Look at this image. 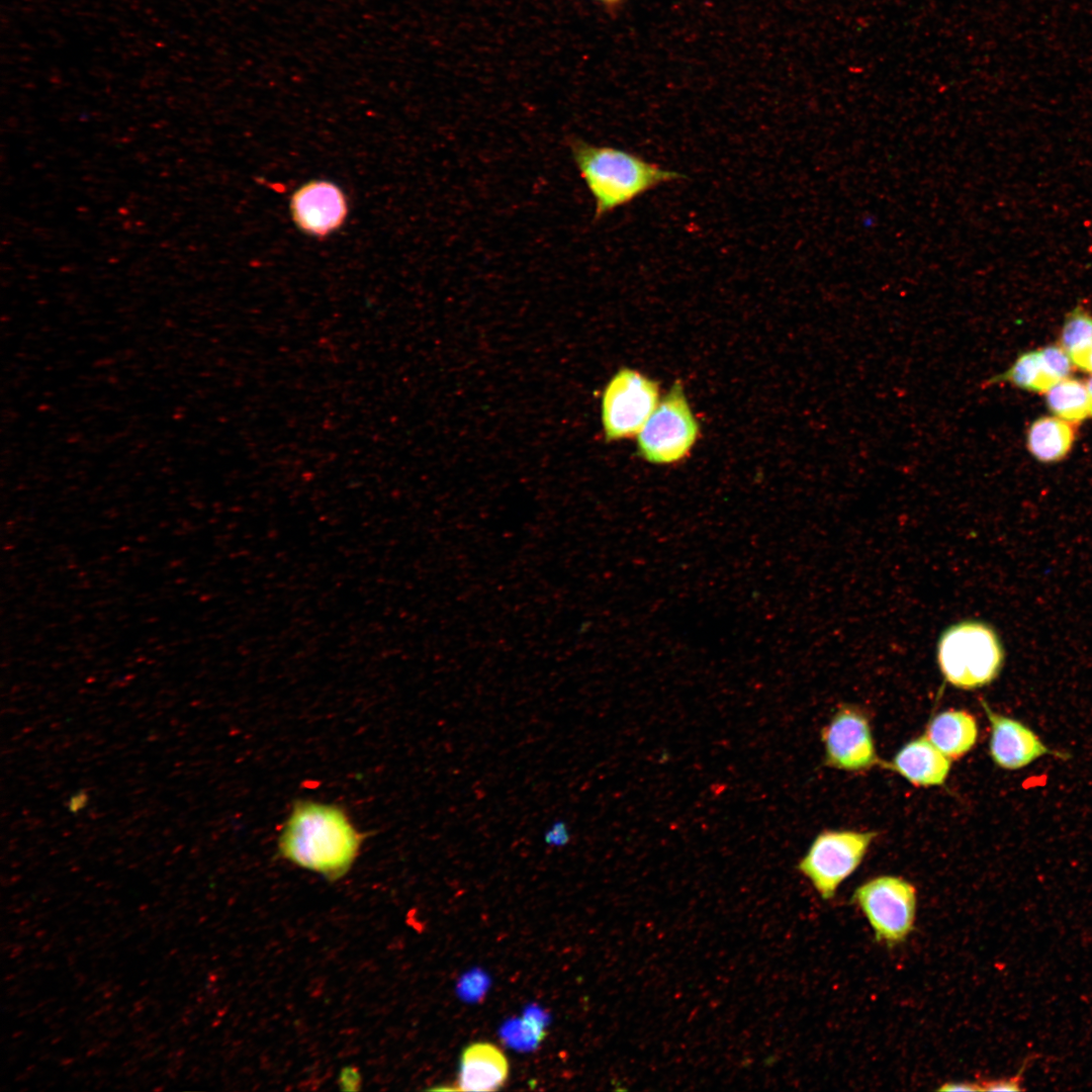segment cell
Returning <instances> with one entry per match:
<instances>
[{
	"label": "cell",
	"instance_id": "obj_1",
	"mask_svg": "<svg viewBox=\"0 0 1092 1092\" xmlns=\"http://www.w3.org/2000/svg\"><path fill=\"white\" fill-rule=\"evenodd\" d=\"M364 838L340 806L297 800L282 826L277 846L282 858L335 882L350 871Z\"/></svg>",
	"mask_w": 1092,
	"mask_h": 1092
},
{
	"label": "cell",
	"instance_id": "obj_25",
	"mask_svg": "<svg viewBox=\"0 0 1092 1092\" xmlns=\"http://www.w3.org/2000/svg\"><path fill=\"white\" fill-rule=\"evenodd\" d=\"M598 1L603 3L604 5H606L608 7H614V6H617L618 4H620L623 0H598Z\"/></svg>",
	"mask_w": 1092,
	"mask_h": 1092
},
{
	"label": "cell",
	"instance_id": "obj_11",
	"mask_svg": "<svg viewBox=\"0 0 1092 1092\" xmlns=\"http://www.w3.org/2000/svg\"><path fill=\"white\" fill-rule=\"evenodd\" d=\"M917 787L942 785L950 769V758L925 735L906 743L888 765Z\"/></svg>",
	"mask_w": 1092,
	"mask_h": 1092
},
{
	"label": "cell",
	"instance_id": "obj_24",
	"mask_svg": "<svg viewBox=\"0 0 1092 1092\" xmlns=\"http://www.w3.org/2000/svg\"><path fill=\"white\" fill-rule=\"evenodd\" d=\"M1086 387H1087V391H1088V395H1089L1090 413L1092 415V376L1088 379V381L1086 383Z\"/></svg>",
	"mask_w": 1092,
	"mask_h": 1092
},
{
	"label": "cell",
	"instance_id": "obj_22",
	"mask_svg": "<svg viewBox=\"0 0 1092 1092\" xmlns=\"http://www.w3.org/2000/svg\"><path fill=\"white\" fill-rule=\"evenodd\" d=\"M87 802L88 794L86 792L80 791L70 797L68 802V809L72 813H77L87 805Z\"/></svg>",
	"mask_w": 1092,
	"mask_h": 1092
},
{
	"label": "cell",
	"instance_id": "obj_6",
	"mask_svg": "<svg viewBox=\"0 0 1092 1092\" xmlns=\"http://www.w3.org/2000/svg\"><path fill=\"white\" fill-rule=\"evenodd\" d=\"M698 432L682 387L675 382L638 433L639 455L655 464L679 461L690 452Z\"/></svg>",
	"mask_w": 1092,
	"mask_h": 1092
},
{
	"label": "cell",
	"instance_id": "obj_13",
	"mask_svg": "<svg viewBox=\"0 0 1092 1092\" xmlns=\"http://www.w3.org/2000/svg\"><path fill=\"white\" fill-rule=\"evenodd\" d=\"M925 736L948 758L968 753L978 737L976 719L963 710H946L931 719Z\"/></svg>",
	"mask_w": 1092,
	"mask_h": 1092
},
{
	"label": "cell",
	"instance_id": "obj_10",
	"mask_svg": "<svg viewBox=\"0 0 1092 1092\" xmlns=\"http://www.w3.org/2000/svg\"><path fill=\"white\" fill-rule=\"evenodd\" d=\"M982 706L991 725L990 755L999 767L1009 770L1019 769L1042 755L1069 758V754L1049 748L1022 722L995 713L985 702H982Z\"/></svg>",
	"mask_w": 1092,
	"mask_h": 1092
},
{
	"label": "cell",
	"instance_id": "obj_4",
	"mask_svg": "<svg viewBox=\"0 0 1092 1092\" xmlns=\"http://www.w3.org/2000/svg\"><path fill=\"white\" fill-rule=\"evenodd\" d=\"M852 900L868 919L876 940L895 946L912 932L917 894L908 881L895 876L876 877L857 887Z\"/></svg>",
	"mask_w": 1092,
	"mask_h": 1092
},
{
	"label": "cell",
	"instance_id": "obj_3",
	"mask_svg": "<svg viewBox=\"0 0 1092 1092\" xmlns=\"http://www.w3.org/2000/svg\"><path fill=\"white\" fill-rule=\"evenodd\" d=\"M1003 649L996 632L979 621H963L940 636L938 666L945 680L965 690L994 680L1003 665Z\"/></svg>",
	"mask_w": 1092,
	"mask_h": 1092
},
{
	"label": "cell",
	"instance_id": "obj_14",
	"mask_svg": "<svg viewBox=\"0 0 1092 1092\" xmlns=\"http://www.w3.org/2000/svg\"><path fill=\"white\" fill-rule=\"evenodd\" d=\"M1075 440L1073 423L1058 417L1035 420L1027 432V448L1039 461L1055 462L1063 459Z\"/></svg>",
	"mask_w": 1092,
	"mask_h": 1092
},
{
	"label": "cell",
	"instance_id": "obj_7",
	"mask_svg": "<svg viewBox=\"0 0 1092 1092\" xmlns=\"http://www.w3.org/2000/svg\"><path fill=\"white\" fill-rule=\"evenodd\" d=\"M657 382L629 368L620 369L607 383L601 400L607 441L638 434L658 404Z\"/></svg>",
	"mask_w": 1092,
	"mask_h": 1092
},
{
	"label": "cell",
	"instance_id": "obj_18",
	"mask_svg": "<svg viewBox=\"0 0 1092 1092\" xmlns=\"http://www.w3.org/2000/svg\"><path fill=\"white\" fill-rule=\"evenodd\" d=\"M542 839L545 844L551 847L567 845L571 839L569 825L562 819L552 821L544 830Z\"/></svg>",
	"mask_w": 1092,
	"mask_h": 1092
},
{
	"label": "cell",
	"instance_id": "obj_12",
	"mask_svg": "<svg viewBox=\"0 0 1092 1092\" xmlns=\"http://www.w3.org/2000/svg\"><path fill=\"white\" fill-rule=\"evenodd\" d=\"M509 1076V1063L504 1053L489 1042H475L462 1053L458 1090L493 1091L499 1089Z\"/></svg>",
	"mask_w": 1092,
	"mask_h": 1092
},
{
	"label": "cell",
	"instance_id": "obj_5",
	"mask_svg": "<svg viewBox=\"0 0 1092 1092\" xmlns=\"http://www.w3.org/2000/svg\"><path fill=\"white\" fill-rule=\"evenodd\" d=\"M876 836L874 831L825 830L813 840L798 869L823 900H830L858 868Z\"/></svg>",
	"mask_w": 1092,
	"mask_h": 1092
},
{
	"label": "cell",
	"instance_id": "obj_8",
	"mask_svg": "<svg viewBox=\"0 0 1092 1092\" xmlns=\"http://www.w3.org/2000/svg\"><path fill=\"white\" fill-rule=\"evenodd\" d=\"M821 739L828 766L859 771L880 762L869 720L857 709L843 707L838 710L823 728Z\"/></svg>",
	"mask_w": 1092,
	"mask_h": 1092
},
{
	"label": "cell",
	"instance_id": "obj_2",
	"mask_svg": "<svg viewBox=\"0 0 1092 1092\" xmlns=\"http://www.w3.org/2000/svg\"><path fill=\"white\" fill-rule=\"evenodd\" d=\"M570 155L595 201V220L633 202L662 184L687 178L641 156L569 138Z\"/></svg>",
	"mask_w": 1092,
	"mask_h": 1092
},
{
	"label": "cell",
	"instance_id": "obj_15",
	"mask_svg": "<svg viewBox=\"0 0 1092 1092\" xmlns=\"http://www.w3.org/2000/svg\"><path fill=\"white\" fill-rule=\"evenodd\" d=\"M1008 382L1016 387L1045 392L1058 379L1046 363L1041 350L1021 354L1003 373L986 381V384Z\"/></svg>",
	"mask_w": 1092,
	"mask_h": 1092
},
{
	"label": "cell",
	"instance_id": "obj_19",
	"mask_svg": "<svg viewBox=\"0 0 1092 1092\" xmlns=\"http://www.w3.org/2000/svg\"><path fill=\"white\" fill-rule=\"evenodd\" d=\"M983 1091H1016L1020 1089L1018 1078L985 1081L980 1083Z\"/></svg>",
	"mask_w": 1092,
	"mask_h": 1092
},
{
	"label": "cell",
	"instance_id": "obj_17",
	"mask_svg": "<svg viewBox=\"0 0 1092 1092\" xmlns=\"http://www.w3.org/2000/svg\"><path fill=\"white\" fill-rule=\"evenodd\" d=\"M1071 360L1092 347V315L1081 307L1068 314L1060 345Z\"/></svg>",
	"mask_w": 1092,
	"mask_h": 1092
},
{
	"label": "cell",
	"instance_id": "obj_9",
	"mask_svg": "<svg viewBox=\"0 0 1092 1092\" xmlns=\"http://www.w3.org/2000/svg\"><path fill=\"white\" fill-rule=\"evenodd\" d=\"M293 223L303 234L324 239L340 230L347 220L349 203L336 183L312 179L293 191L289 199Z\"/></svg>",
	"mask_w": 1092,
	"mask_h": 1092
},
{
	"label": "cell",
	"instance_id": "obj_20",
	"mask_svg": "<svg viewBox=\"0 0 1092 1092\" xmlns=\"http://www.w3.org/2000/svg\"><path fill=\"white\" fill-rule=\"evenodd\" d=\"M360 1075L353 1068H346L341 1072L340 1084L344 1090H356L360 1085Z\"/></svg>",
	"mask_w": 1092,
	"mask_h": 1092
},
{
	"label": "cell",
	"instance_id": "obj_16",
	"mask_svg": "<svg viewBox=\"0 0 1092 1092\" xmlns=\"http://www.w3.org/2000/svg\"><path fill=\"white\" fill-rule=\"evenodd\" d=\"M1045 393L1046 404L1058 418L1077 423L1091 415L1086 384L1077 379L1067 377Z\"/></svg>",
	"mask_w": 1092,
	"mask_h": 1092
},
{
	"label": "cell",
	"instance_id": "obj_23",
	"mask_svg": "<svg viewBox=\"0 0 1092 1092\" xmlns=\"http://www.w3.org/2000/svg\"><path fill=\"white\" fill-rule=\"evenodd\" d=\"M1078 368L1092 373V347L1072 360Z\"/></svg>",
	"mask_w": 1092,
	"mask_h": 1092
},
{
	"label": "cell",
	"instance_id": "obj_21",
	"mask_svg": "<svg viewBox=\"0 0 1092 1092\" xmlns=\"http://www.w3.org/2000/svg\"><path fill=\"white\" fill-rule=\"evenodd\" d=\"M939 1091H983L980 1083L975 1082H947L938 1088Z\"/></svg>",
	"mask_w": 1092,
	"mask_h": 1092
}]
</instances>
